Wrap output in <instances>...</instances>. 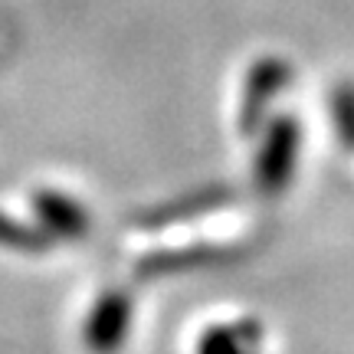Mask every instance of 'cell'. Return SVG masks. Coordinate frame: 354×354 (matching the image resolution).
Here are the masks:
<instances>
[{"mask_svg": "<svg viewBox=\"0 0 354 354\" xmlns=\"http://www.w3.org/2000/svg\"><path fill=\"white\" fill-rule=\"evenodd\" d=\"M131 299L125 292H105L86 322V344L92 354H115L128 338Z\"/></svg>", "mask_w": 354, "mask_h": 354, "instance_id": "cell-1", "label": "cell"}, {"mask_svg": "<svg viewBox=\"0 0 354 354\" xmlns=\"http://www.w3.org/2000/svg\"><path fill=\"white\" fill-rule=\"evenodd\" d=\"M33 210L37 220L43 223L46 233L63 236V240H82L88 236V214L82 203H76L73 197H66L59 190H39L33 197Z\"/></svg>", "mask_w": 354, "mask_h": 354, "instance_id": "cell-2", "label": "cell"}, {"mask_svg": "<svg viewBox=\"0 0 354 354\" xmlns=\"http://www.w3.org/2000/svg\"><path fill=\"white\" fill-rule=\"evenodd\" d=\"M292 161H295V125L292 122H279L269 138H266L259 161H256V180L259 187L276 190L286 184V177L292 174Z\"/></svg>", "mask_w": 354, "mask_h": 354, "instance_id": "cell-3", "label": "cell"}, {"mask_svg": "<svg viewBox=\"0 0 354 354\" xmlns=\"http://www.w3.org/2000/svg\"><path fill=\"white\" fill-rule=\"evenodd\" d=\"M282 69L276 63H259V69L250 79V92H246V102H243V128L256 125V115L266 109V102L272 99V88H276Z\"/></svg>", "mask_w": 354, "mask_h": 354, "instance_id": "cell-4", "label": "cell"}, {"mask_svg": "<svg viewBox=\"0 0 354 354\" xmlns=\"http://www.w3.org/2000/svg\"><path fill=\"white\" fill-rule=\"evenodd\" d=\"M0 246H10L17 253H43L50 246V236L37 227H26L13 216L0 214Z\"/></svg>", "mask_w": 354, "mask_h": 354, "instance_id": "cell-5", "label": "cell"}, {"mask_svg": "<svg viewBox=\"0 0 354 354\" xmlns=\"http://www.w3.org/2000/svg\"><path fill=\"white\" fill-rule=\"evenodd\" d=\"M253 335L243 328H214L201 338L197 354H246V342Z\"/></svg>", "mask_w": 354, "mask_h": 354, "instance_id": "cell-6", "label": "cell"}]
</instances>
